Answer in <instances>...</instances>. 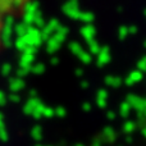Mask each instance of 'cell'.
<instances>
[{
  "label": "cell",
  "mask_w": 146,
  "mask_h": 146,
  "mask_svg": "<svg viewBox=\"0 0 146 146\" xmlns=\"http://www.w3.org/2000/svg\"><path fill=\"white\" fill-rule=\"evenodd\" d=\"M30 1L31 0H0V32L4 21L9 17H14L17 13L23 10Z\"/></svg>",
  "instance_id": "obj_1"
}]
</instances>
